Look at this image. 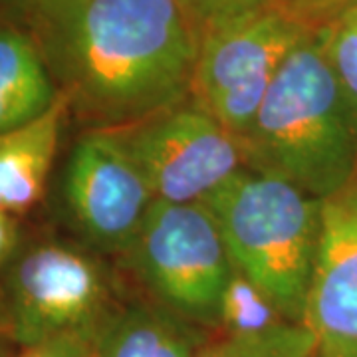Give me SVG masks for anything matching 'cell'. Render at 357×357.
<instances>
[{
  "instance_id": "cell-1",
  "label": "cell",
  "mask_w": 357,
  "mask_h": 357,
  "mask_svg": "<svg viewBox=\"0 0 357 357\" xmlns=\"http://www.w3.org/2000/svg\"><path fill=\"white\" fill-rule=\"evenodd\" d=\"M26 26L88 128H128L191 96L201 28L183 0H34Z\"/></svg>"
},
{
  "instance_id": "cell-2",
  "label": "cell",
  "mask_w": 357,
  "mask_h": 357,
  "mask_svg": "<svg viewBox=\"0 0 357 357\" xmlns=\"http://www.w3.org/2000/svg\"><path fill=\"white\" fill-rule=\"evenodd\" d=\"M243 141L248 169L321 201L357 178V103L333 74L318 30L284 60Z\"/></svg>"
},
{
  "instance_id": "cell-3",
  "label": "cell",
  "mask_w": 357,
  "mask_h": 357,
  "mask_svg": "<svg viewBox=\"0 0 357 357\" xmlns=\"http://www.w3.org/2000/svg\"><path fill=\"white\" fill-rule=\"evenodd\" d=\"M204 204L215 213L234 268L304 326L318 258L324 201L274 175L246 169Z\"/></svg>"
},
{
  "instance_id": "cell-4",
  "label": "cell",
  "mask_w": 357,
  "mask_h": 357,
  "mask_svg": "<svg viewBox=\"0 0 357 357\" xmlns=\"http://www.w3.org/2000/svg\"><path fill=\"white\" fill-rule=\"evenodd\" d=\"M117 302L114 274L79 243L28 244L0 268V335L16 349L93 332Z\"/></svg>"
},
{
  "instance_id": "cell-5",
  "label": "cell",
  "mask_w": 357,
  "mask_h": 357,
  "mask_svg": "<svg viewBox=\"0 0 357 357\" xmlns=\"http://www.w3.org/2000/svg\"><path fill=\"white\" fill-rule=\"evenodd\" d=\"M121 258L159 306L199 328H217L234 264L206 204L155 201Z\"/></svg>"
},
{
  "instance_id": "cell-6",
  "label": "cell",
  "mask_w": 357,
  "mask_h": 357,
  "mask_svg": "<svg viewBox=\"0 0 357 357\" xmlns=\"http://www.w3.org/2000/svg\"><path fill=\"white\" fill-rule=\"evenodd\" d=\"M157 201L119 129L86 128L58 181V208L79 244L123 256Z\"/></svg>"
},
{
  "instance_id": "cell-7",
  "label": "cell",
  "mask_w": 357,
  "mask_h": 357,
  "mask_svg": "<svg viewBox=\"0 0 357 357\" xmlns=\"http://www.w3.org/2000/svg\"><path fill=\"white\" fill-rule=\"evenodd\" d=\"M307 32L274 6L204 30L189 98L244 137L284 60Z\"/></svg>"
},
{
  "instance_id": "cell-8",
  "label": "cell",
  "mask_w": 357,
  "mask_h": 357,
  "mask_svg": "<svg viewBox=\"0 0 357 357\" xmlns=\"http://www.w3.org/2000/svg\"><path fill=\"white\" fill-rule=\"evenodd\" d=\"M119 133L157 201L204 203L248 169L243 137L191 98Z\"/></svg>"
},
{
  "instance_id": "cell-9",
  "label": "cell",
  "mask_w": 357,
  "mask_h": 357,
  "mask_svg": "<svg viewBox=\"0 0 357 357\" xmlns=\"http://www.w3.org/2000/svg\"><path fill=\"white\" fill-rule=\"evenodd\" d=\"M304 326L318 349L357 351V178L324 199Z\"/></svg>"
},
{
  "instance_id": "cell-10",
  "label": "cell",
  "mask_w": 357,
  "mask_h": 357,
  "mask_svg": "<svg viewBox=\"0 0 357 357\" xmlns=\"http://www.w3.org/2000/svg\"><path fill=\"white\" fill-rule=\"evenodd\" d=\"M70 112L64 93L48 112L0 133V208L26 215L44 199Z\"/></svg>"
},
{
  "instance_id": "cell-11",
  "label": "cell",
  "mask_w": 357,
  "mask_h": 357,
  "mask_svg": "<svg viewBox=\"0 0 357 357\" xmlns=\"http://www.w3.org/2000/svg\"><path fill=\"white\" fill-rule=\"evenodd\" d=\"M201 328L157 302H117L96 330L98 357H199Z\"/></svg>"
},
{
  "instance_id": "cell-12",
  "label": "cell",
  "mask_w": 357,
  "mask_h": 357,
  "mask_svg": "<svg viewBox=\"0 0 357 357\" xmlns=\"http://www.w3.org/2000/svg\"><path fill=\"white\" fill-rule=\"evenodd\" d=\"M60 96L30 30L0 20V133L36 119Z\"/></svg>"
},
{
  "instance_id": "cell-13",
  "label": "cell",
  "mask_w": 357,
  "mask_h": 357,
  "mask_svg": "<svg viewBox=\"0 0 357 357\" xmlns=\"http://www.w3.org/2000/svg\"><path fill=\"white\" fill-rule=\"evenodd\" d=\"M292 324L278 304L238 268L220 294L217 330L225 335H255Z\"/></svg>"
},
{
  "instance_id": "cell-14",
  "label": "cell",
  "mask_w": 357,
  "mask_h": 357,
  "mask_svg": "<svg viewBox=\"0 0 357 357\" xmlns=\"http://www.w3.org/2000/svg\"><path fill=\"white\" fill-rule=\"evenodd\" d=\"M318 342L302 324L255 335H225L206 340L199 357H314Z\"/></svg>"
},
{
  "instance_id": "cell-15",
  "label": "cell",
  "mask_w": 357,
  "mask_h": 357,
  "mask_svg": "<svg viewBox=\"0 0 357 357\" xmlns=\"http://www.w3.org/2000/svg\"><path fill=\"white\" fill-rule=\"evenodd\" d=\"M318 36L337 82L357 103V6L319 28Z\"/></svg>"
},
{
  "instance_id": "cell-16",
  "label": "cell",
  "mask_w": 357,
  "mask_h": 357,
  "mask_svg": "<svg viewBox=\"0 0 357 357\" xmlns=\"http://www.w3.org/2000/svg\"><path fill=\"white\" fill-rule=\"evenodd\" d=\"M268 4L307 30H319L347 8L357 6V0H268Z\"/></svg>"
},
{
  "instance_id": "cell-17",
  "label": "cell",
  "mask_w": 357,
  "mask_h": 357,
  "mask_svg": "<svg viewBox=\"0 0 357 357\" xmlns=\"http://www.w3.org/2000/svg\"><path fill=\"white\" fill-rule=\"evenodd\" d=\"M183 2L187 4L189 13L197 20L201 32L270 6L268 0H183Z\"/></svg>"
},
{
  "instance_id": "cell-18",
  "label": "cell",
  "mask_w": 357,
  "mask_h": 357,
  "mask_svg": "<svg viewBox=\"0 0 357 357\" xmlns=\"http://www.w3.org/2000/svg\"><path fill=\"white\" fill-rule=\"evenodd\" d=\"M14 357H98L96 330L56 335L34 345H26Z\"/></svg>"
},
{
  "instance_id": "cell-19",
  "label": "cell",
  "mask_w": 357,
  "mask_h": 357,
  "mask_svg": "<svg viewBox=\"0 0 357 357\" xmlns=\"http://www.w3.org/2000/svg\"><path fill=\"white\" fill-rule=\"evenodd\" d=\"M18 244H20L18 220L0 208V268L4 266L13 258L14 252L20 248Z\"/></svg>"
},
{
  "instance_id": "cell-20",
  "label": "cell",
  "mask_w": 357,
  "mask_h": 357,
  "mask_svg": "<svg viewBox=\"0 0 357 357\" xmlns=\"http://www.w3.org/2000/svg\"><path fill=\"white\" fill-rule=\"evenodd\" d=\"M32 6H34V0H0V10H2V14L8 20H14V22H18V20L26 22L28 14L32 10Z\"/></svg>"
},
{
  "instance_id": "cell-21",
  "label": "cell",
  "mask_w": 357,
  "mask_h": 357,
  "mask_svg": "<svg viewBox=\"0 0 357 357\" xmlns=\"http://www.w3.org/2000/svg\"><path fill=\"white\" fill-rule=\"evenodd\" d=\"M16 347H14L4 335H0V357H14L16 356Z\"/></svg>"
},
{
  "instance_id": "cell-22",
  "label": "cell",
  "mask_w": 357,
  "mask_h": 357,
  "mask_svg": "<svg viewBox=\"0 0 357 357\" xmlns=\"http://www.w3.org/2000/svg\"><path fill=\"white\" fill-rule=\"evenodd\" d=\"M314 357H357V351H330V349H316Z\"/></svg>"
}]
</instances>
